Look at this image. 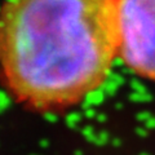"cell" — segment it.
<instances>
[{
	"instance_id": "cell-2",
	"label": "cell",
	"mask_w": 155,
	"mask_h": 155,
	"mask_svg": "<svg viewBox=\"0 0 155 155\" xmlns=\"http://www.w3.org/2000/svg\"><path fill=\"white\" fill-rule=\"evenodd\" d=\"M119 52L136 74L155 81V0H118Z\"/></svg>"
},
{
	"instance_id": "cell-1",
	"label": "cell",
	"mask_w": 155,
	"mask_h": 155,
	"mask_svg": "<svg viewBox=\"0 0 155 155\" xmlns=\"http://www.w3.org/2000/svg\"><path fill=\"white\" fill-rule=\"evenodd\" d=\"M118 0H11L0 12V70L39 111L83 101L119 52Z\"/></svg>"
}]
</instances>
